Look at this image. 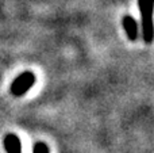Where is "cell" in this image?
Returning a JSON list of instances; mask_svg holds the SVG:
<instances>
[{
	"label": "cell",
	"instance_id": "6da1fadb",
	"mask_svg": "<svg viewBox=\"0 0 154 153\" xmlns=\"http://www.w3.org/2000/svg\"><path fill=\"white\" fill-rule=\"evenodd\" d=\"M138 7L142 19V34L146 43H152L154 41V0H138Z\"/></svg>",
	"mask_w": 154,
	"mask_h": 153
},
{
	"label": "cell",
	"instance_id": "7a4b0ae2",
	"mask_svg": "<svg viewBox=\"0 0 154 153\" xmlns=\"http://www.w3.org/2000/svg\"><path fill=\"white\" fill-rule=\"evenodd\" d=\"M35 83V75L30 70L20 73L15 80L11 84V92H12L14 96H22L24 95Z\"/></svg>",
	"mask_w": 154,
	"mask_h": 153
},
{
	"label": "cell",
	"instance_id": "3957f363",
	"mask_svg": "<svg viewBox=\"0 0 154 153\" xmlns=\"http://www.w3.org/2000/svg\"><path fill=\"white\" fill-rule=\"evenodd\" d=\"M3 145L7 153H22V144L20 140L16 134L14 133H8L4 136V140H3Z\"/></svg>",
	"mask_w": 154,
	"mask_h": 153
},
{
	"label": "cell",
	"instance_id": "277c9868",
	"mask_svg": "<svg viewBox=\"0 0 154 153\" xmlns=\"http://www.w3.org/2000/svg\"><path fill=\"white\" fill-rule=\"evenodd\" d=\"M122 23H123V27H125V31L127 34L128 39L135 41L138 38V23H137V20L131 15H125Z\"/></svg>",
	"mask_w": 154,
	"mask_h": 153
},
{
	"label": "cell",
	"instance_id": "5b68a950",
	"mask_svg": "<svg viewBox=\"0 0 154 153\" xmlns=\"http://www.w3.org/2000/svg\"><path fill=\"white\" fill-rule=\"evenodd\" d=\"M32 153H49V146L45 142H35Z\"/></svg>",
	"mask_w": 154,
	"mask_h": 153
}]
</instances>
